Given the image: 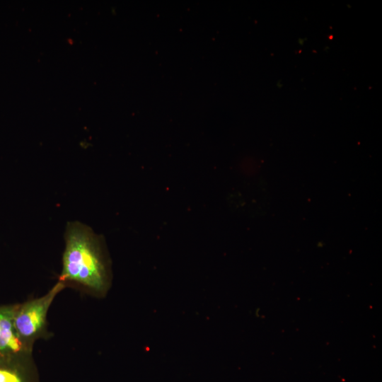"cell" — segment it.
<instances>
[{
	"instance_id": "obj_1",
	"label": "cell",
	"mask_w": 382,
	"mask_h": 382,
	"mask_svg": "<svg viewBox=\"0 0 382 382\" xmlns=\"http://www.w3.org/2000/svg\"><path fill=\"white\" fill-rule=\"evenodd\" d=\"M62 269L58 282L96 298L111 285L110 261L102 236L79 221L66 224Z\"/></svg>"
},
{
	"instance_id": "obj_2",
	"label": "cell",
	"mask_w": 382,
	"mask_h": 382,
	"mask_svg": "<svg viewBox=\"0 0 382 382\" xmlns=\"http://www.w3.org/2000/svg\"><path fill=\"white\" fill-rule=\"evenodd\" d=\"M66 287L57 282L45 295L16 303L13 323L21 341L33 349L35 342L48 340L53 335L48 330L47 313L55 297Z\"/></svg>"
},
{
	"instance_id": "obj_3",
	"label": "cell",
	"mask_w": 382,
	"mask_h": 382,
	"mask_svg": "<svg viewBox=\"0 0 382 382\" xmlns=\"http://www.w3.org/2000/svg\"><path fill=\"white\" fill-rule=\"evenodd\" d=\"M0 382H40L33 354L0 357Z\"/></svg>"
},
{
	"instance_id": "obj_4",
	"label": "cell",
	"mask_w": 382,
	"mask_h": 382,
	"mask_svg": "<svg viewBox=\"0 0 382 382\" xmlns=\"http://www.w3.org/2000/svg\"><path fill=\"white\" fill-rule=\"evenodd\" d=\"M16 303L0 305V357L33 354L18 337L13 323Z\"/></svg>"
}]
</instances>
